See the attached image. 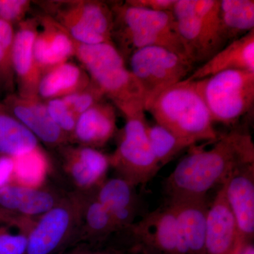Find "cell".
Here are the masks:
<instances>
[{
  "label": "cell",
  "instance_id": "cell-1",
  "mask_svg": "<svg viewBox=\"0 0 254 254\" xmlns=\"http://www.w3.org/2000/svg\"><path fill=\"white\" fill-rule=\"evenodd\" d=\"M209 149L191 152L164 182L167 200L206 198L239 167L254 163V143L246 128L219 135Z\"/></svg>",
  "mask_w": 254,
  "mask_h": 254
},
{
  "label": "cell",
  "instance_id": "cell-2",
  "mask_svg": "<svg viewBox=\"0 0 254 254\" xmlns=\"http://www.w3.org/2000/svg\"><path fill=\"white\" fill-rule=\"evenodd\" d=\"M73 57L91 81L125 118L145 112L141 87L113 43L87 45L73 40Z\"/></svg>",
  "mask_w": 254,
  "mask_h": 254
},
{
  "label": "cell",
  "instance_id": "cell-3",
  "mask_svg": "<svg viewBox=\"0 0 254 254\" xmlns=\"http://www.w3.org/2000/svg\"><path fill=\"white\" fill-rule=\"evenodd\" d=\"M155 122L192 145L215 141L218 132L194 81L184 80L159 93L145 106Z\"/></svg>",
  "mask_w": 254,
  "mask_h": 254
},
{
  "label": "cell",
  "instance_id": "cell-4",
  "mask_svg": "<svg viewBox=\"0 0 254 254\" xmlns=\"http://www.w3.org/2000/svg\"><path fill=\"white\" fill-rule=\"evenodd\" d=\"M110 4L114 15L112 41L113 44L116 42L115 47L125 61L136 50L153 46L166 48L187 58L172 11L136 7L127 1Z\"/></svg>",
  "mask_w": 254,
  "mask_h": 254
},
{
  "label": "cell",
  "instance_id": "cell-5",
  "mask_svg": "<svg viewBox=\"0 0 254 254\" xmlns=\"http://www.w3.org/2000/svg\"><path fill=\"white\" fill-rule=\"evenodd\" d=\"M220 0H176L175 24L187 58L203 64L226 46L219 21Z\"/></svg>",
  "mask_w": 254,
  "mask_h": 254
},
{
  "label": "cell",
  "instance_id": "cell-6",
  "mask_svg": "<svg viewBox=\"0 0 254 254\" xmlns=\"http://www.w3.org/2000/svg\"><path fill=\"white\" fill-rule=\"evenodd\" d=\"M84 192L73 190L35 219L27 233L26 254H60L77 244Z\"/></svg>",
  "mask_w": 254,
  "mask_h": 254
},
{
  "label": "cell",
  "instance_id": "cell-7",
  "mask_svg": "<svg viewBox=\"0 0 254 254\" xmlns=\"http://www.w3.org/2000/svg\"><path fill=\"white\" fill-rule=\"evenodd\" d=\"M193 81L213 123L235 125L253 108L254 72L230 70Z\"/></svg>",
  "mask_w": 254,
  "mask_h": 254
},
{
  "label": "cell",
  "instance_id": "cell-8",
  "mask_svg": "<svg viewBox=\"0 0 254 254\" xmlns=\"http://www.w3.org/2000/svg\"><path fill=\"white\" fill-rule=\"evenodd\" d=\"M147 125L145 112L125 117L118 147L110 155V166L117 177L136 187L148 183L162 168L150 148Z\"/></svg>",
  "mask_w": 254,
  "mask_h": 254
},
{
  "label": "cell",
  "instance_id": "cell-9",
  "mask_svg": "<svg viewBox=\"0 0 254 254\" xmlns=\"http://www.w3.org/2000/svg\"><path fill=\"white\" fill-rule=\"evenodd\" d=\"M128 61L141 87L144 107L159 93L189 77L195 66L186 57L156 46L136 50Z\"/></svg>",
  "mask_w": 254,
  "mask_h": 254
},
{
  "label": "cell",
  "instance_id": "cell-10",
  "mask_svg": "<svg viewBox=\"0 0 254 254\" xmlns=\"http://www.w3.org/2000/svg\"><path fill=\"white\" fill-rule=\"evenodd\" d=\"M116 235H123L122 245L136 254H185L175 214L167 203Z\"/></svg>",
  "mask_w": 254,
  "mask_h": 254
},
{
  "label": "cell",
  "instance_id": "cell-11",
  "mask_svg": "<svg viewBox=\"0 0 254 254\" xmlns=\"http://www.w3.org/2000/svg\"><path fill=\"white\" fill-rule=\"evenodd\" d=\"M64 173L74 187L81 192L96 190L107 179L111 168L110 155L96 148L66 145L59 149Z\"/></svg>",
  "mask_w": 254,
  "mask_h": 254
},
{
  "label": "cell",
  "instance_id": "cell-12",
  "mask_svg": "<svg viewBox=\"0 0 254 254\" xmlns=\"http://www.w3.org/2000/svg\"><path fill=\"white\" fill-rule=\"evenodd\" d=\"M1 102L6 110L38 141L58 149L70 143L67 136L52 120L46 103L39 97L24 98L14 92L4 96Z\"/></svg>",
  "mask_w": 254,
  "mask_h": 254
},
{
  "label": "cell",
  "instance_id": "cell-13",
  "mask_svg": "<svg viewBox=\"0 0 254 254\" xmlns=\"http://www.w3.org/2000/svg\"><path fill=\"white\" fill-rule=\"evenodd\" d=\"M242 244L236 220L227 203L223 183L209 205L205 254H237Z\"/></svg>",
  "mask_w": 254,
  "mask_h": 254
},
{
  "label": "cell",
  "instance_id": "cell-14",
  "mask_svg": "<svg viewBox=\"0 0 254 254\" xmlns=\"http://www.w3.org/2000/svg\"><path fill=\"white\" fill-rule=\"evenodd\" d=\"M37 17L26 18L18 25L13 43V66L17 93L24 98L38 96L41 73L35 60V40L38 33Z\"/></svg>",
  "mask_w": 254,
  "mask_h": 254
},
{
  "label": "cell",
  "instance_id": "cell-15",
  "mask_svg": "<svg viewBox=\"0 0 254 254\" xmlns=\"http://www.w3.org/2000/svg\"><path fill=\"white\" fill-rule=\"evenodd\" d=\"M68 192L48 182L38 188L11 184L0 189V208L18 216L35 219L60 203Z\"/></svg>",
  "mask_w": 254,
  "mask_h": 254
},
{
  "label": "cell",
  "instance_id": "cell-16",
  "mask_svg": "<svg viewBox=\"0 0 254 254\" xmlns=\"http://www.w3.org/2000/svg\"><path fill=\"white\" fill-rule=\"evenodd\" d=\"M224 184L242 242H254V163L239 167Z\"/></svg>",
  "mask_w": 254,
  "mask_h": 254
},
{
  "label": "cell",
  "instance_id": "cell-17",
  "mask_svg": "<svg viewBox=\"0 0 254 254\" xmlns=\"http://www.w3.org/2000/svg\"><path fill=\"white\" fill-rule=\"evenodd\" d=\"M38 33L35 40V60L41 76L50 69L68 62L73 57V40L49 15L37 16Z\"/></svg>",
  "mask_w": 254,
  "mask_h": 254
},
{
  "label": "cell",
  "instance_id": "cell-18",
  "mask_svg": "<svg viewBox=\"0 0 254 254\" xmlns=\"http://www.w3.org/2000/svg\"><path fill=\"white\" fill-rule=\"evenodd\" d=\"M176 217L177 230L185 254H205L209 205L206 198L167 200Z\"/></svg>",
  "mask_w": 254,
  "mask_h": 254
},
{
  "label": "cell",
  "instance_id": "cell-19",
  "mask_svg": "<svg viewBox=\"0 0 254 254\" xmlns=\"http://www.w3.org/2000/svg\"><path fill=\"white\" fill-rule=\"evenodd\" d=\"M95 193L97 199L104 205L113 218L116 234L136 222L140 200L136 187L131 183L118 177L106 179Z\"/></svg>",
  "mask_w": 254,
  "mask_h": 254
},
{
  "label": "cell",
  "instance_id": "cell-20",
  "mask_svg": "<svg viewBox=\"0 0 254 254\" xmlns=\"http://www.w3.org/2000/svg\"><path fill=\"white\" fill-rule=\"evenodd\" d=\"M117 128L116 108L104 99L78 117L70 143L97 149L113 138Z\"/></svg>",
  "mask_w": 254,
  "mask_h": 254
},
{
  "label": "cell",
  "instance_id": "cell-21",
  "mask_svg": "<svg viewBox=\"0 0 254 254\" xmlns=\"http://www.w3.org/2000/svg\"><path fill=\"white\" fill-rule=\"evenodd\" d=\"M230 70L254 72V30L228 43L185 80L197 81Z\"/></svg>",
  "mask_w": 254,
  "mask_h": 254
},
{
  "label": "cell",
  "instance_id": "cell-22",
  "mask_svg": "<svg viewBox=\"0 0 254 254\" xmlns=\"http://www.w3.org/2000/svg\"><path fill=\"white\" fill-rule=\"evenodd\" d=\"M95 191L83 193L81 228L76 245H104L117 233L113 218L97 199Z\"/></svg>",
  "mask_w": 254,
  "mask_h": 254
},
{
  "label": "cell",
  "instance_id": "cell-23",
  "mask_svg": "<svg viewBox=\"0 0 254 254\" xmlns=\"http://www.w3.org/2000/svg\"><path fill=\"white\" fill-rule=\"evenodd\" d=\"M91 82L89 75L81 66L66 62L41 76L38 96L43 101L62 98L85 89Z\"/></svg>",
  "mask_w": 254,
  "mask_h": 254
},
{
  "label": "cell",
  "instance_id": "cell-24",
  "mask_svg": "<svg viewBox=\"0 0 254 254\" xmlns=\"http://www.w3.org/2000/svg\"><path fill=\"white\" fill-rule=\"evenodd\" d=\"M219 21L227 44L254 30V0H220Z\"/></svg>",
  "mask_w": 254,
  "mask_h": 254
},
{
  "label": "cell",
  "instance_id": "cell-25",
  "mask_svg": "<svg viewBox=\"0 0 254 254\" xmlns=\"http://www.w3.org/2000/svg\"><path fill=\"white\" fill-rule=\"evenodd\" d=\"M39 146V142L0 100V154L17 156Z\"/></svg>",
  "mask_w": 254,
  "mask_h": 254
},
{
  "label": "cell",
  "instance_id": "cell-26",
  "mask_svg": "<svg viewBox=\"0 0 254 254\" xmlns=\"http://www.w3.org/2000/svg\"><path fill=\"white\" fill-rule=\"evenodd\" d=\"M14 159V185L26 188H38L48 183L52 172V163L46 152L37 147Z\"/></svg>",
  "mask_w": 254,
  "mask_h": 254
},
{
  "label": "cell",
  "instance_id": "cell-27",
  "mask_svg": "<svg viewBox=\"0 0 254 254\" xmlns=\"http://www.w3.org/2000/svg\"><path fill=\"white\" fill-rule=\"evenodd\" d=\"M146 131L153 154L161 167L193 145L157 123L153 125L148 124Z\"/></svg>",
  "mask_w": 254,
  "mask_h": 254
},
{
  "label": "cell",
  "instance_id": "cell-28",
  "mask_svg": "<svg viewBox=\"0 0 254 254\" xmlns=\"http://www.w3.org/2000/svg\"><path fill=\"white\" fill-rule=\"evenodd\" d=\"M14 26L0 18V94L14 93L16 79L13 66Z\"/></svg>",
  "mask_w": 254,
  "mask_h": 254
},
{
  "label": "cell",
  "instance_id": "cell-29",
  "mask_svg": "<svg viewBox=\"0 0 254 254\" xmlns=\"http://www.w3.org/2000/svg\"><path fill=\"white\" fill-rule=\"evenodd\" d=\"M65 104L77 118L96 103L105 99L98 86L91 81L85 89L62 98Z\"/></svg>",
  "mask_w": 254,
  "mask_h": 254
},
{
  "label": "cell",
  "instance_id": "cell-30",
  "mask_svg": "<svg viewBox=\"0 0 254 254\" xmlns=\"http://www.w3.org/2000/svg\"><path fill=\"white\" fill-rule=\"evenodd\" d=\"M45 103L52 120L67 136L69 142L71 141V136L77 121V117L65 104L62 98L46 100Z\"/></svg>",
  "mask_w": 254,
  "mask_h": 254
},
{
  "label": "cell",
  "instance_id": "cell-31",
  "mask_svg": "<svg viewBox=\"0 0 254 254\" xmlns=\"http://www.w3.org/2000/svg\"><path fill=\"white\" fill-rule=\"evenodd\" d=\"M31 2L29 0H0V18L18 26L26 19Z\"/></svg>",
  "mask_w": 254,
  "mask_h": 254
},
{
  "label": "cell",
  "instance_id": "cell-32",
  "mask_svg": "<svg viewBox=\"0 0 254 254\" xmlns=\"http://www.w3.org/2000/svg\"><path fill=\"white\" fill-rule=\"evenodd\" d=\"M7 225H0V254H26L27 235L11 233Z\"/></svg>",
  "mask_w": 254,
  "mask_h": 254
},
{
  "label": "cell",
  "instance_id": "cell-33",
  "mask_svg": "<svg viewBox=\"0 0 254 254\" xmlns=\"http://www.w3.org/2000/svg\"><path fill=\"white\" fill-rule=\"evenodd\" d=\"M60 254H136L122 245H88L81 244Z\"/></svg>",
  "mask_w": 254,
  "mask_h": 254
},
{
  "label": "cell",
  "instance_id": "cell-34",
  "mask_svg": "<svg viewBox=\"0 0 254 254\" xmlns=\"http://www.w3.org/2000/svg\"><path fill=\"white\" fill-rule=\"evenodd\" d=\"M34 219L23 218L0 208V225H7L27 235Z\"/></svg>",
  "mask_w": 254,
  "mask_h": 254
},
{
  "label": "cell",
  "instance_id": "cell-35",
  "mask_svg": "<svg viewBox=\"0 0 254 254\" xmlns=\"http://www.w3.org/2000/svg\"><path fill=\"white\" fill-rule=\"evenodd\" d=\"M127 3L136 7L157 11H172L176 0H127Z\"/></svg>",
  "mask_w": 254,
  "mask_h": 254
},
{
  "label": "cell",
  "instance_id": "cell-36",
  "mask_svg": "<svg viewBox=\"0 0 254 254\" xmlns=\"http://www.w3.org/2000/svg\"><path fill=\"white\" fill-rule=\"evenodd\" d=\"M14 173V159L0 154V189L11 185Z\"/></svg>",
  "mask_w": 254,
  "mask_h": 254
},
{
  "label": "cell",
  "instance_id": "cell-37",
  "mask_svg": "<svg viewBox=\"0 0 254 254\" xmlns=\"http://www.w3.org/2000/svg\"><path fill=\"white\" fill-rule=\"evenodd\" d=\"M237 254H254V242H244Z\"/></svg>",
  "mask_w": 254,
  "mask_h": 254
}]
</instances>
